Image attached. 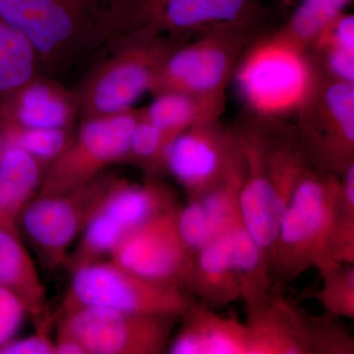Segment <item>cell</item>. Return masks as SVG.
Wrapping results in <instances>:
<instances>
[{
  "label": "cell",
  "mask_w": 354,
  "mask_h": 354,
  "mask_svg": "<svg viewBox=\"0 0 354 354\" xmlns=\"http://www.w3.org/2000/svg\"><path fill=\"white\" fill-rule=\"evenodd\" d=\"M191 38L143 27L111 39L104 46L108 50L74 88L80 118L135 109L134 104L152 91L167 55Z\"/></svg>",
  "instance_id": "3957f363"
},
{
  "label": "cell",
  "mask_w": 354,
  "mask_h": 354,
  "mask_svg": "<svg viewBox=\"0 0 354 354\" xmlns=\"http://www.w3.org/2000/svg\"><path fill=\"white\" fill-rule=\"evenodd\" d=\"M281 1L283 2V4H286V6H295L297 0H281Z\"/></svg>",
  "instance_id": "836d02e7"
},
{
  "label": "cell",
  "mask_w": 354,
  "mask_h": 354,
  "mask_svg": "<svg viewBox=\"0 0 354 354\" xmlns=\"http://www.w3.org/2000/svg\"><path fill=\"white\" fill-rule=\"evenodd\" d=\"M41 72L38 55L24 35L0 21V108Z\"/></svg>",
  "instance_id": "d4e9b609"
},
{
  "label": "cell",
  "mask_w": 354,
  "mask_h": 354,
  "mask_svg": "<svg viewBox=\"0 0 354 354\" xmlns=\"http://www.w3.org/2000/svg\"><path fill=\"white\" fill-rule=\"evenodd\" d=\"M342 195L341 177L312 167L304 171L279 221L272 272L291 281L310 269L321 274L342 265L337 253Z\"/></svg>",
  "instance_id": "7a4b0ae2"
},
{
  "label": "cell",
  "mask_w": 354,
  "mask_h": 354,
  "mask_svg": "<svg viewBox=\"0 0 354 354\" xmlns=\"http://www.w3.org/2000/svg\"><path fill=\"white\" fill-rule=\"evenodd\" d=\"M46 167L23 150L0 158V221L17 225L26 207L39 194Z\"/></svg>",
  "instance_id": "7402d4cb"
},
{
  "label": "cell",
  "mask_w": 354,
  "mask_h": 354,
  "mask_svg": "<svg viewBox=\"0 0 354 354\" xmlns=\"http://www.w3.org/2000/svg\"><path fill=\"white\" fill-rule=\"evenodd\" d=\"M68 290L58 313L97 307L128 313L181 317L195 301L178 286L153 281L111 258L71 272Z\"/></svg>",
  "instance_id": "8992f818"
},
{
  "label": "cell",
  "mask_w": 354,
  "mask_h": 354,
  "mask_svg": "<svg viewBox=\"0 0 354 354\" xmlns=\"http://www.w3.org/2000/svg\"><path fill=\"white\" fill-rule=\"evenodd\" d=\"M58 334L68 335L84 354L167 353L180 317L80 307L58 313Z\"/></svg>",
  "instance_id": "8fae6325"
},
{
  "label": "cell",
  "mask_w": 354,
  "mask_h": 354,
  "mask_svg": "<svg viewBox=\"0 0 354 354\" xmlns=\"http://www.w3.org/2000/svg\"><path fill=\"white\" fill-rule=\"evenodd\" d=\"M337 225V253L342 264H354V164L342 174Z\"/></svg>",
  "instance_id": "f546056e"
},
{
  "label": "cell",
  "mask_w": 354,
  "mask_h": 354,
  "mask_svg": "<svg viewBox=\"0 0 354 354\" xmlns=\"http://www.w3.org/2000/svg\"><path fill=\"white\" fill-rule=\"evenodd\" d=\"M318 73L295 127L310 167L342 177L354 164V83Z\"/></svg>",
  "instance_id": "9c48e42d"
},
{
  "label": "cell",
  "mask_w": 354,
  "mask_h": 354,
  "mask_svg": "<svg viewBox=\"0 0 354 354\" xmlns=\"http://www.w3.org/2000/svg\"><path fill=\"white\" fill-rule=\"evenodd\" d=\"M247 309L248 354H353L337 318L309 315L272 290Z\"/></svg>",
  "instance_id": "ba28073f"
},
{
  "label": "cell",
  "mask_w": 354,
  "mask_h": 354,
  "mask_svg": "<svg viewBox=\"0 0 354 354\" xmlns=\"http://www.w3.org/2000/svg\"><path fill=\"white\" fill-rule=\"evenodd\" d=\"M74 130L32 129L0 118V158L9 151L23 150L48 167L68 145Z\"/></svg>",
  "instance_id": "4316f807"
},
{
  "label": "cell",
  "mask_w": 354,
  "mask_h": 354,
  "mask_svg": "<svg viewBox=\"0 0 354 354\" xmlns=\"http://www.w3.org/2000/svg\"><path fill=\"white\" fill-rule=\"evenodd\" d=\"M118 34L129 29L146 0H109Z\"/></svg>",
  "instance_id": "d6a6232c"
},
{
  "label": "cell",
  "mask_w": 354,
  "mask_h": 354,
  "mask_svg": "<svg viewBox=\"0 0 354 354\" xmlns=\"http://www.w3.org/2000/svg\"><path fill=\"white\" fill-rule=\"evenodd\" d=\"M74 88L39 72L0 108V118L39 130H74L80 120Z\"/></svg>",
  "instance_id": "2e32d148"
},
{
  "label": "cell",
  "mask_w": 354,
  "mask_h": 354,
  "mask_svg": "<svg viewBox=\"0 0 354 354\" xmlns=\"http://www.w3.org/2000/svg\"><path fill=\"white\" fill-rule=\"evenodd\" d=\"M259 21L223 23L177 46L158 69L153 95L178 92L225 104V90Z\"/></svg>",
  "instance_id": "5b68a950"
},
{
  "label": "cell",
  "mask_w": 354,
  "mask_h": 354,
  "mask_svg": "<svg viewBox=\"0 0 354 354\" xmlns=\"http://www.w3.org/2000/svg\"><path fill=\"white\" fill-rule=\"evenodd\" d=\"M118 178L106 172L75 189L37 195L21 213L18 230L46 271L64 267L74 242L101 209Z\"/></svg>",
  "instance_id": "52a82bcc"
},
{
  "label": "cell",
  "mask_w": 354,
  "mask_h": 354,
  "mask_svg": "<svg viewBox=\"0 0 354 354\" xmlns=\"http://www.w3.org/2000/svg\"><path fill=\"white\" fill-rule=\"evenodd\" d=\"M308 53L274 34L254 39L234 74L241 99L256 118L281 120L297 113L318 80Z\"/></svg>",
  "instance_id": "277c9868"
},
{
  "label": "cell",
  "mask_w": 354,
  "mask_h": 354,
  "mask_svg": "<svg viewBox=\"0 0 354 354\" xmlns=\"http://www.w3.org/2000/svg\"><path fill=\"white\" fill-rule=\"evenodd\" d=\"M180 207L174 203L128 232L111 259L145 278L185 290L194 251L179 230Z\"/></svg>",
  "instance_id": "4fadbf2b"
},
{
  "label": "cell",
  "mask_w": 354,
  "mask_h": 354,
  "mask_svg": "<svg viewBox=\"0 0 354 354\" xmlns=\"http://www.w3.org/2000/svg\"><path fill=\"white\" fill-rule=\"evenodd\" d=\"M0 21L24 35L41 71H68L116 36L109 0H0Z\"/></svg>",
  "instance_id": "6da1fadb"
},
{
  "label": "cell",
  "mask_w": 354,
  "mask_h": 354,
  "mask_svg": "<svg viewBox=\"0 0 354 354\" xmlns=\"http://www.w3.org/2000/svg\"><path fill=\"white\" fill-rule=\"evenodd\" d=\"M179 320L167 353L248 354V329L234 317L221 315L195 300Z\"/></svg>",
  "instance_id": "ac0fdd59"
},
{
  "label": "cell",
  "mask_w": 354,
  "mask_h": 354,
  "mask_svg": "<svg viewBox=\"0 0 354 354\" xmlns=\"http://www.w3.org/2000/svg\"><path fill=\"white\" fill-rule=\"evenodd\" d=\"M140 115L130 137L125 164L142 169L148 177H160L165 172V153L169 140L162 130Z\"/></svg>",
  "instance_id": "83f0119b"
},
{
  "label": "cell",
  "mask_w": 354,
  "mask_h": 354,
  "mask_svg": "<svg viewBox=\"0 0 354 354\" xmlns=\"http://www.w3.org/2000/svg\"><path fill=\"white\" fill-rule=\"evenodd\" d=\"M57 314L48 312L38 323L36 332L24 337H14L0 348V354H57L55 337L51 335Z\"/></svg>",
  "instance_id": "4dcf8cb0"
},
{
  "label": "cell",
  "mask_w": 354,
  "mask_h": 354,
  "mask_svg": "<svg viewBox=\"0 0 354 354\" xmlns=\"http://www.w3.org/2000/svg\"><path fill=\"white\" fill-rule=\"evenodd\" d=\"M351 1L353 0H297L290 17L274 35L307 51L319 34L335 18L346 12Z\"/></svg>",
  "instance_id": "484cf974"
},
{
  "label": "cell",
  "mask_w": 354,
  "mask_h": 354,
  "mask_svg": "<svg viewBox=\"0 0 354 354\" xmlns=\"http://www.w3.org/2000/svg\"><path fill=\"white\" fill-rule=\"evenodd\" d=\"M237 130L245 160L239 196L241 220L254 241L267 255L271 265L283 211L268 174L264 121L254 116Z\"/></svg>",
  "instance_id": "5bb4252c"
},
{
  "label": "cell",
  "mask_w": 354,
  "mask_h": 354,
  "mask_svg": "<svg viewBox=\"0 0 354 354\" xmlns=\"http://www.w3.org/2000/svg\"><path fill=\"white\" fill-rule=\"evenodd\" d=\"M243 162L239 130L215 120L177 135L167 147L165 165L191 201L227 181Z\"/></svg>",
  "instance_id": "7c38bea8"
},
{
  "label": "cell",
  "mask_w": 354,
  "mask_h": 354,
  "mask_svg": "<svg viewBox=\"0 0 354 354\" xmlns=\"http://www.w3.org/2000/svg\"><path fill=\"white\" fill-rule=\"evenodd\" d=\"M244 171L245 160L227 181L180 207L179 230L194 252L227 234L241 221L239 196Z\"/></svg>",
  "instance_id": "e0dca14e"
},
{
  "label": "cell",
  "mask_w": 354,
  "mask_h": 354,
  "mask_svg": "<svg viewBox=\"0 0 354 354\" xmlns=\"http://www.w3.org/2000/svg\"><path fill=\"white\" fill-rule=\"evenodd\" d=\"M260 21L258 0H146L133 30L151 27L171 36H194L223 23Z\"/></svg>",
  "instance_id": "9a60e30c"
},
{
  "label": "cell",
  "mask_w": 354,
  "mask_h": 354,
  "mask_svg": "<svg viewBox=\"0 0 354 354\" xmlns=\"http://www.w3.org/2000/svg\"><path fill=\"white\" fill-rule=\"evenodd\" d=\"M26 315L20 300L0 286V348L16 337Z\"/></svg>",
  "instance_id": "1f68e13d"
},
{
  "label": "cell",
  "mask_w": 354,
  "mask_h": 354,
  "mask_svg": "<svg viewBox=\"0 0 354 354\" xmlns=\"http://www.w3.org/2000/svg\"><path fill=\"white\" fill-rule=\"evenodd\" d=\"M176 202L171 187L158 177H148L144 183H132L118 177L101 209L127 234Z\"/></svg>",
  "instance_id": "44dd1931"
},
{
  "label": "cell",
  "mask_w": 354,
  "mask_h": 354,
  "mask_svg": "<svg viewBox=\"0 0 354 354\" xmlns=\"http://www.w3.org/2000/svg\"><path fill=\"white\" fill-rule=\"evenodd\" d=\"M139 109L80 118L73 136L46 167L38 195L57 194L85 185L111 165L125 162Z\"/></svg>",
  "instance_id": "30bf717a"
},
{
  "label": "cell",
  "mask_w": 354,
  "mask_h": 354,
  "mask_svg": "<svg viewBox=\"0 0 354 354\" xmlns=\"http://www.w3.org/2000/svg\"><path fill=\"white\" fill-rule=\"evenodd\" d=\"M184 288L209 308L241 299L239 266L228 232L194 252Z\"/></svg>",
  "instance_id": "d6986e66"
},
{
  "label": "cell",
  "mask_w": 354,
  "mask_h": 354,
  "mask_svg": "<svg viewBox=\"0 0 354 354\" xmlns=\"http://www.w3.org/2000/svg\"><path fill=\"white\" fill-rule=\"evenodd\" d=\"M318 298L327 315L354 319V264H342L320 274Z\"/></svg>",
  "instance_id": "f1b7e54d"
},
{
  "label": "cell",
  "mask_w": 354,
  "mask_h": 354,
  "mask_svg": "<svg viewBox=\"0 0 354 354\" xmlns=\"http://www.w3.org/2000/svg\"><path fill=\"white\" fill-rule=\"evenodd\" d=\"M323 75L354 83V16L344 12L319 34L307 50Z\"/></svg>",
  "instance_id": "cb8c5ba5"
},
{
  "label": "cell",
  "mask_w": 354,
  "mask_h": 354,
  "mask_svg": "<svg viewBox=\"0 0 354 354\" xmlns=\"http://www.w3.org/2000/svg\"><path fill=\"white\" fill-rule=\"evenodd\" d=\"M153 97L148 106L140 109L142 115L162 130L169 144L191 127L220 120L225 106V104L184 93L164 92Z\"/></svg>",
  "instance_id": "603a6c76"
},
{
  "label": "cell",
  "mask_w": 354,
  "mask_h": 354,
  "mask_svg": "<svg viewBox=\"0 0 354 354\" xmlns=\"http://www.w3.org/2000/svg\"><path fill=\"white\" fill-rule=\"evenodd\" d=\"M0 286L20 300L36 322L48 312L46 286L17 225L0 221Z\"/></svg>",
  "instance_id": "ffe728a7"
}]
</instances>
